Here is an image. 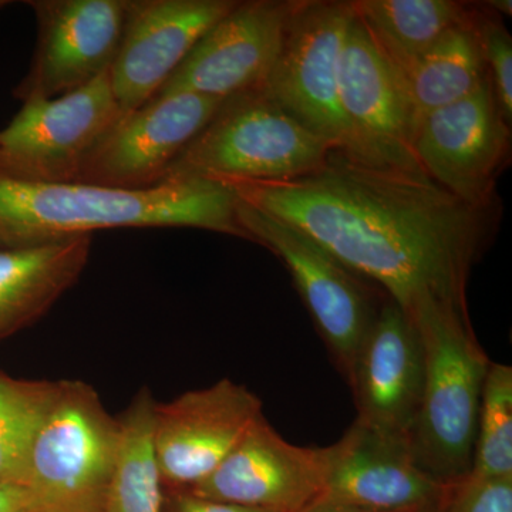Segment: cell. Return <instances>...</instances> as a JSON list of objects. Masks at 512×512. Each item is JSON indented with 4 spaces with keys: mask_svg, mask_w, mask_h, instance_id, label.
I'll return each instance as SVG.
<instances>
[{
    "mask_svg": "<svg viewBox=\"0 0 512 512\" xmlns=\"http://www.w3.org/2000/svg\"><path fill=\"white\" fill-rule=\"evenodd\" d=\"M222 184L301 229L404 313L426 298L467 305L468 278L494 231V208L471 207L426 173L338 150L292 180Z\"/></svg>",
    "mask_w": 512,
    "mask_h": 512,
    "instance_id": "obj_1",
    "label": "cell"
},
{
    "mask_svg": "<svg viewBox=\"0 0 512 512\" xmlns=\"http://www.w3.org/2000/svg\"><path fill=\"white\" fill-rule=\"evenodd\" d=\"M116 228H195L248 239L228 185L168 178L147 190L40 183L0 174V249L37 247Z\"/></svg>",
    "mask_w": 512,
    "mask_h": 512,
    "instance_id": "obj_2",
    "label": "cell"
},
{
    "mask_svg": "<svg viewBox=\"0 0 512 512\" xmlns=\"http://www.w3.org/2000/svg\"><path fill=\"white\" fill-rule=\"evenodd\" d=\"M419 333L424 380L409 434L417 466L443 485L470 476L478 412L490 357L476 338L467 305L426 298L406 313Z\"/></svg>",
    "mask_w": 512,
    "mask_h": 512,
    "instance_id": "obj_3",
    "label": "cell"
},
{
    "mask_svg": "<svg viewBox=\"0 0 512 512\" xmlns=\"http://www.w3.org/2000/svg\"><path fill=\"white\" fill-rule=\"evenodd\" d=\"M330 151L326 141L261 90H252L222 101L210 123L171 165L165 180H292L318 170Z\"/></svg>",
    "mask_w": 512,
    "mask_h": 512,
    "instance_id": "obj_4",
    "label": "cell"
},
{
    "mask_svg": "<svg viewBox=\"0 0 512 512\" xmlns=\"http://www.w3.org/2000/svg\"><path fill=\"white\" fill-rule=\"evenodd\" d=\"M120 443L119 417L80 380H62L30 453L33 512H104Z\"/></svg>",
    "mask_w": 512,
    "mask_h": 512,
    "instance_id": "obj_5",
    "label": "cell"
},
{
    "mask_svg": "<svg viewBox=\"0 0 512 512\" xmlns=\"http://www.w3.org/2000/svg\"><path fill=\"white\" fill-rule=\"evenodd\" d=\"M352 18L350 2L302 0L259 90L332 150L359 160L340 104V57Z\"/></svg>",
    "mask_w": 512,
    "mask_h": 512,
    "instance_id": "obj_6",
    "label": "cell"
},
{
    "mask_svg": "<svg viewBox=\"0 0 512 512\" xmlns=\"http://www.w3.org/2000/svg\"><path fill=\"white\" fill-rule=\"evenodd\" d=\"M110 70L56 99L23 101L0 131V174L40 183H77L83 165L124 116Z\"/></svg>",
    "mask_w": 512,
    "mask_h": 512,
    "instance_id": "obj_7",
    "label": "cell"
},
{
    "mask_svg": "<svg viewBox=\"0 0 512 512\" xmlns=\"http://www.w3.org/2000/svg\"><path fill=\"white\" fill-rule=\"evenodd\" d=\"M237 215L249 241L271 249L285 262L336 366L349 380L377 313L363 279L301 229L239 198Z\"/></svg>",
    "mask_w": 512,
    "mask_h": 512,
    "instance_id": "obj_8",
    "label": "cell"
},
{
    "mask_svg": "<svg viewBox=\"0 0 512 512\" xmlns=\"http://www.w3.org/2000/svg\"><path fill=\"white\" fill-rule=\"evenodd\" d=\"M510 124L488 76L476 92L419 121L414 156L448 192L471 207L491 210L497 177L510 157Z\"/></svg>",
    "mask_w": 512,
    "mask_h": 512,
    "instance_id": "obj_9",
    "label": "cell"
},
{
    "mask_svg": "<svg viewBox=\"0 0 512 512\" xmlns=\"http://www.w3.org/2000/svg\"><path fill=\"white\" fill-rule=\"evenodd\" d=\"M37 22L35 56L16 99H56L110 70L131 0H29Z\"/></svg>",
    "mask_w": 512,
    "mask_h": 512,
    "instance_id": "obj_10",
    "label": "cell"
},
{
    "mask_svg": "<svg viewBox=\"0 0 512 512\" xmlns=\"http://www.w3.org/2000/svg\"><path fill=\"white\" fill-rule=\"evenodd\" d=\"M222 101L195 93L154 97L111 128L87 158L77 183L120 190L164 183L171 165L210 123Z\"/></svg>",
    "mask_w": 512,
    "mask_h": 512,
    "instance_id": "obj_11",
    "label": "cell"
},
{
    "mask_svg": "<svg viewBox=\"0 0 512 512\" xmlns=\"http://www.w3.org/2000/svg\"><path fill=\"white\" fill-rule=\"evenodd\" d=\"M244 384L221 379L154 407V448L165 488L188 490L211 476L261 417Z\"/></svg>",
    "mask_w": 512,
    "mask_h": 512,
    "instance_id": "obj_12",
    "label": "cell"
},
{
    "mask_svg": "<svg viewBox=\"0 0 512 512\" xmlns=\"http://www.w3.org/2000/svg\"><path fill=\"white\" fill-rule=\"evenodd\" d=\"M301 2H238L201 37L157 96L195 93L225 100L261 89Z\"/></svg>",
    "mask_w": 512,
    "mask_h": 512,
    "instance_id": "obj_13",
    "label": "cell"
},
{
    "mask_svg": "<svg viewBox=\"0 0 512 512\" xmlns=\"http://www.w3.org/2000/svg\"><path fill=\"white\" fill-rule=\"evenodd\" d=\"M340 104L360 161L424 173L414 156L417 120L403 74L380 53L355 12L340 57Z\"/></svg>",
    "mask_w": 512,
    "mask_h": 512,
    "instance_id": "obj_14",
    "label": "cell"
},
{
    "mask_svg": "<svg viewBox=\"0 0 512 512\" xmlns=\"http://www.w3.org/2000/svg\"><path fill=\"white\" fill-rule=\"evenodd\" d=\"M235 0H131L110 82L130 113L153 100L202 36L237 6Z\"/></svg>",
    "mask_w": 512,
    "mask_h": 512,
    "instance_id": "obj_15",
    "label": "cell"
},
{
    "mask_svg": "<svg viewBox=\"0 0 512 512\" xmlns=\"http://www.w3.org/2000/svg\"><path fill=\"white\" fill-rule=\"evenodd\" d=\"M326 467V447L289 443L262 414L217 470L188 491L221 503L295 512L323 494Z\"/></svg>",
    "mask_w": 512,
    "mask_h": 512,
    "instance_id": "obj_16",
    "label": "cell"
},
{
    "mask_svg": "<svg viewBox=\"0 0 512 512\" xmlns=\"http://www.w3.org/2000/svg\"><path fill=\"white\" fill-rule=\"evenodd\" d=\"M323 494L380 512L419 511L440 503L448 485L424 473L406 437L355 420L342 439L326 447Z\"/></svg>",
    "mask_w": 512,
    "mask_h": 512,
    "instance_id": "obj_17",
    "label": "cell"
},
{
    "mask_svg": "<svg viewBox=\"0 0 512 512\" xmlns=\"http://www.w3.org/2000/svg\"><path fill=\"white\" fill-rule=\"evenodd\" d=\"M419 333L399 305L377 309L348 380L357 417L367 426L409 440L423 393Z\"/></svg>",
    "mask_w": 512,
    "mask_h": 512,
    "instance_id": "obj_18",
    "label": "cell"
},
{
    "mask_svg": "<svg viewBox=\"0 0 512 512\" xmlns=\"http://www.w3.org/2000/svg\"><path fill=\"white\" fill-rule=\"evenodd\" d=\"M93 237L0 249V340L36 323L76 285Z\"/></svg>",
    "mask_w": 512,
    "mask_h": 512,
    "instance_id": "obj_19",
    "label": "cell"
},
{
    "mask_svg": "<svg viewBox=\"0 0 512 512\" xmlns=\"http://www.w3.org/2000/svg\"><path fill=\"white\" fill-rule=\"evenodd\" d=\"M377 49L406 74L473 9L453 0H357L350 2Z\"/></svg>",
    "mask_w": 512,
    "mask_h": 512,
    "instance_id": "obj_20",
    "label": "cell"
},
{
    "mask_svg": "<svg viewBox=\"0 0 512 512\" xmlns=\"http://www.w3.org/2000/svg\"><path fill=\"white\" fill-rule=\"evenodd\" d=\"M488 77L476 13L446 33L412 69L404 74L417 124L434 111L476 92Z\"/></svg>",
    "mask_w": 512,
    "mask_h": 512,
    "instance_id": "obj_21",
    "label": "cell"
},
{
    "mask_svg": "<svg viewBox=\"0 0 512 512\" xmlns=\"http://www.w3.org/2000/svg\"><path fill=\"white\" fill-rule=\"evenodd\" d=\"M156 403L143 387L119 417V450L104 512H164L165 485L153 436Z\"/></svg>",
    "mask_w": 512,
    "mask_h": 512,
    "instance_id": "obj_22",
    "label": "cell"
},
{
    "mask_svg": "<svg viewBox=\"0 0 512 512\" xmlns=\"http://www.w3.org/2000/svg\"><path fill=\"white\" fill-rule=\"evenodd\" d=\"M62 380L15 379L0 372V483L25 485L33 444Z\"/></svg>",
    "mask_w": 512,
    "mask_h": 512,
    "instance_id": "obj_23",
    "label": "cell"
},
{
    "mask_svg": "<svg viewBox=\"0 0 512 512\" xmlns=\"http://www.w3.org/2000/svg\"><path fill=\"white\" fill-rule=\"evenodd\" d=\"M470 476L512 478V367L503 363L485 377Z\"/></svg>",
    "mask_w": 512,
    "mask_h": 512,
    "instance_id": "obj_24",
    "label": "cell"
},
{
    "mask_svg": "<svg viewBox=\"0 0 512 512\" xmlns=\"http://www.w3.org/2000/svg\"><path fill=\"white\" fill-rule=\"evenodd\" d=\"M476 28L480 39L488 76L505 119H512V40L503 23L493 16L476 13Z\"/></svg>",
    "mask_w": 512,
    "mask_h": 512,
    "instance_id": "obj_25",
    "label": "cell"
},
{
    "mask_svg": "<svg viewBox=\"0 0 512 512\" xmlns=\"http://www.w3.org/2000/svg\"><path fill=\"white\" fill-rule=\"evenodd\" d=\"M437 512H512V478L468 476L448 485Z\"/></svg>",
    "mask_w": 512,
    "mask_h": 512,
    "instance_id": "obj_26",
    "label": "cell"
},
{
    "mask_svg": "<svg viewBox=\"0 0 512 512\" xmlns=\"http://www.w3.org/2000/svg\"><path fill=\"white\" fill-rule=\"evenodd\" d=\"M164 512H274L242 505L221 503L192 494L188 490H170L165 488Z\"/></svg>",
    "mask_w": 512,
    "mask_h": 512,
    "instance_id": "obj_27",
    "label": "cell"
},
{
    "mask_svg": "<svg viewBox=\"0 0 512 512\" xmlns=\"http://www.w3.org/2000/svg\"><path fill=\"white\" fill-rule=\"evenodd\" d=\"M0 512H33L23 485L0 483Z\"/></svg>",
    "mask_w": 512,
    "mask_h": 512,
    "instance_id": "obj_28",
    "label": "cell"
},
{
    "mask_svg": "<svg viewBox=\"0 0 512 512\" xmlns=\"http://www.w3.org/2000/svg\"><path fill=\"white\" fill-rule=\"evenodd\" d=\"M424 510V508H423ZM419 511H402V512H420ZM295 512H380L366 510V508L355 507V505H349L340 503V501L332 500V498L320 495L319 498L313 500L312 503L306 504L301 510Z\"/></svg>",
    "mask_w": 512,
    "mask_h": 512,
    "instance_id": "obj_29",
    "label": "cell"
},
{
    "mask_svg": "<svg viewBox=\"0 0 512 512\" xmlns=\"http://www.w3.org/2000/svg\"><path fill=\"white\" fill-rule=\"evenodd\" d=\"M488 8L497 10L501 15L508 16L510 18L512 13V2L511 0H491V2L485 3Z\"/></svg>",
    "mask_w": 512,
    "mask_h": 512,
    "instance_id": "obj_30",
    "label": "cell"
},
{
    "mask_svg": "<svg viewBox=\"0 0 512 512\" xmlns=\"http://www.w3.org/2000/svg\"><path fill=\"white\" fill-rule=\"evenodd\" d=\"M437 504L431 505V507L424 508V510H421L420 512H437Z\"/></svg>",
    "mask_w": 512,
    "mask_h": 512,
    "instance_id": "obj_31",
    "label": "cell"
},
{
    "mask_svg": "<svg viewBox=\"0 0 512 512\" xmlns=\"http://www.w3.org/2000/svg\"><path fill=\"white\" fill-rule=\"evenodd\" d=\"M10 2H6V0H0V9L5 8L6 5H9Z\"/></svg>",
    "mask_w": 512,
    "mask_h": 512,
    "instance_id": "obj_32",
    "label": "cell"
}]
</instances>
